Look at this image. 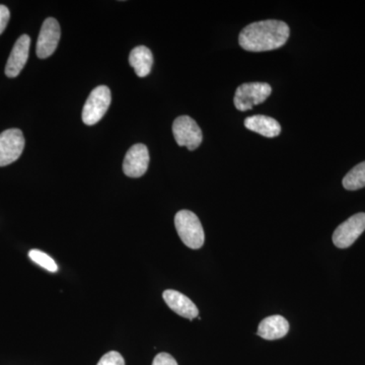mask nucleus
<instances>
[{
    "label": "nucleus",
    "instance_id": "nucleus-7",
    "mask_svg": "<svg viewBox=\"0 0 365 365\" xmlns=\"http://www.w3.org/2000/svg\"><path fill=\"white\" fill-rule=\"evenodd\" d=\"M365 230V213H357L341 223L333 234V242L337 248L346 249L354 242Z\"/></svg>",
    "mask_w": 365,
    "mask_h": 365
},
{
    "label": "nucleus",
    "instance_id": "nucleus-3",
    "mask_svg": "<svg viewBox=\"0 0 365 365\" xmlns=\"http://www.w3.org/2000/svg\"><path fill=\"white\" fill-rule=\"evenodd\" d=\"M272 93V88L265 83H242L235 93L234 104L239 111H248L255 106L265 102Z\"/></svg>",
    "mask_w": 365,
    "mask_h": 365
},
{
    "label": "nucleus",
    "instance_id": "nucleus-6",
    "mask_svg": "<svg viewBox=\"0 0 365 365\" xmlns=\"http://www.w3.org/2000/svg\"><path fill=\"white\" fill-rule=\"evenodd\" d=\"M25 148V138L20 129H9L0 134V167L19 160Z\"/></svg>",
    "mask_w": 365,
    "mask_h": 365
},
{
    "label": "nucleus",
    "instance_id": "nucleus-5",
    "mask_svg": "<svg viewBox=\"0 0 365 365\" xmlns=\"http://www.w3.org/2000/svg\"><path fill=\"white\" fill-rule=\"evenodd\" d=\"M173 133L178 145L186 146L189 150H195L202 143V131L191 117H178L173 124Z\"/></svg>",
    "mask_w": 365,
    "mask_h": 365
},
{
    "label": "nucleus",
    "instance_id": "nucleus-8",
    "mask_svg": "<svg viewBox=\"0 0 365 365\" xmlns=\"http://www.w3.org/2000/svg\"><path fill=\"white\" fill-rule=\"evenodd\" d=\"M61 30L58 21L53 18L46 19L41 28L36 53L41 59L51 56L58 46Z\"/></svg>",
    "mask_w": 365,
    "mask_h": 365
},
{
    "label": "nucleus",
    "instance_id": "nucleus-13",
    "mask_svg": "<svg viewBox=\"0 0 365 365\" xmlns=\"http://www.w3.org/2000/svg\"><path fill=\"white\" fill-rule=\"evenodd\" d=\"M245 126L249 130L256 132L268 138L278 136L281 132V126L278 121H276L274 118L264 116V115L247 118L245 120Z\"/></svg>",
    "mask_w": 365,
    "mask_h": 365
},
{
    "label": "nucleus",
    "instance_id": "nucleus-12",
    "mask_svg": "<svg viewBox=\"0 0 365 365\" xmlns=\"http://www.w3.org/2000/svg\"><path fill=\"white\" fill-rule=\"evenodd\" d=\"M289 324L282 316H271L264 319L258 328V334L265 340H277L287 335Z\"/></svg>",
    "mask_w": 365,
    "mask_h": 365
},
{
    "label": "nucleus",
    "instance_id": "nucleus-11",
    "mask_svg": "<svg viewBox=\"0 0 365 365\" xmlns=\"http://www.w3.org/2000/svg\"><path fill=\"white\" fill-rule=\"evenodd\" d=\"M163 299L172 311L189 319L198 318L199 311L196 304L186 295L177 290L168 289L163 292Z\"/></svg>",
    "mask_w": 365,
    "mask_h": 365
},
{
    "label": "nucleus",
    "instance_id": "nucleus-10",
    "mask_svg": "<svg viewBox=\"0 0 365 365\" xmlns=\"http://www.w3.org/2000/svg\"><path fill=\"white\" fill-rule=\"evenodd\" d=\"M31 39L28 35L19 38L7 60L6 74L9 78H16L25 67L30 52Z\"/></svg>",
    "mask_w": 365,
    "mask_h": 365
},
{
    "label": "nucleus",
    "instance_id": "nucleus-1",
    "mask_svg": "<svg viewBox=\"0 0 365 365\" xmlns=\"http://www.w3.org/2000/svg\"><path fill=\"white\" fill-rule=\"evenodd\" d=\"M289 33V26L284 21H256L242 31L239 43L242 49L247 51H271L282 47L287 42Z\"/></svg>",
    "mask_w": 365,
    "mask_h": 365
},
{
    "label": "nucleus",
    "instance_id": "nucleus-14",
    "mask_svg": "<svg viewBox=\"0 0 365 365\" xmlns=\"http://www.w3.org/2000/svg\"><path fill=\"white\" fill-rule=\"evenodd\" d=\"M129 63L139 78H145L150 73L153 66V53L145 46H138L129 55Z\"/></svg>",
    "mask_w": 365,
    "mask_h": 365
},
{
    "label": "nucleus",
    "instance_id": "nucleus-15",
    "mask_svg": "<svg viewBox=\"0 0 365 365\" xmlns=\"http://www.w3.org/2000/svg\"><path fill=\"white\" fill-rule=\"evenodd\" d=\"M343 186L346 190L355 191L365 187V162L355 165L343 179Z\"/></svg>",
    "mask_w": 365,
    "mask_h": 365
},
{
    "label": "nucleus",
    "instance_id": "nucleus-17",
    "mask_svg": "<svg viewBox=\"0 0 365 365\" xmlns=\"http://www.w3.org/2000/svg\"><path fill=\"white\" fill-rule=\"evenodd\" d=\"M97 365H125L123 356L117 351L106 353Z\"/></svg>",
    "mask_w": 365,
    "mask_h": 365
},
{
    "label": "nucleus",
    "instance_id": "nucleus-19",
    "mask_svg": "<svg viewBox=\"0 0 365 365\" xmlns=\"http://www.w3.org/2000/svg\"><path fill=\"white\" fill-rule=\"evenodd\" d=\"M9 18H11L9 9L6 6L0 4V35L6 30Z\"/></svg>",
    "mask_w": 365,
    "mask_h": 365
},
{
    "label": "nucleus",
    "instance_id": "nucleus-16",
    "mask_svg": "<svg viewBox=\"0 0 365 365\" xmlns=\"http://www.w3.org/2000/svg\"><path fill=\"white\" fill-rule=\"evenodd\" d=\"M31 260L35 262L37 265L46 269L49 272L55 273L58 271V266L55 263L49 255L45 254L44 252L39 251V250H32L29 253Z\"/></svg>",
    "mask_w": 365,
    "mask_h": 365
},
{
    "label": "nucleus",
    "instance_id": "nucleus-18",
    "mask_svg": "<svg viewBox=\"0 0 365 365\" xmlns=\"http://www.w3.org/2000/svg\"><path fill=\"white\" fill-rule=\"evenodd\" d=\"M153 365H178V362L169 353H160L153 359Z\"/></svg>",
    "mask_w": 365,
    "mask_h": 365
},
{
    "label": "nucleus",
    "instance_id": "nucleus-4",
    "mask_svg": "<svg viewBox=\"0 0 365 365\" xmlns=\"http://www.w3.org/2000/svg\"><path fill=\"white\" fill-rule=\"evenodd\" d=\"M111 91L108 86H100L91 91L83 110V121L88 126L97 124L105 116L111 105Z\"/></svg>",
    "mask_w": 365,
    "mask_h": 365
},
{
    "label": "nucleus",
    "instance_id": "nucleus-2",
    "mask_svg": "<svg viewBox=\"0 0 365 365\" xmlns=\"http://www.w3.org/2000/svg\"><path fill=\"white\" fill-rule=\"evenodd\" d=\"M175 227L182 242L190 249H200L205 235L198 216L189 210H181L175 216Z\"/></svg>",
    "mask_w": 365,
    "mask_h": 365
},
{
    "label": "nucleus",
    "instance_id": "nucleus-9",
    "mask_svg": "<svg viewBox=\"0 0 365 365\" xmlns=\"http://www.w3.org/2000/svg\"><path fill=\"white\" fill-rule=\"evenodd\" d=\"M150 165V153L144 144H135L127 151L123 163V172L129 178H140Z\"/></svg>",
    "mask_w": 365,
    "mask_h": 365
}]
</instances>
